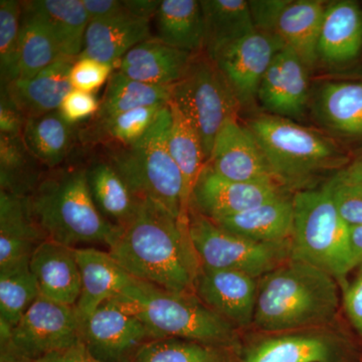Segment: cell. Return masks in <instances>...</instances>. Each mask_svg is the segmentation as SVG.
Masks as SVG:
<instances>
[{
  "mask_svg": "<svg viewBox=\"0 0 362 362\" xmlns=\"http://www.w3.org/2000/svg\"><path fill=\"white\" fill-rule=\"evenodd\" d=\"M362 351L333 325L242 337L237 362H358Z\"/></svg>",
  "mask_w": 362,
  "mask_h": 362,
  "instance_id": "9",
  "label": "cell"
},
{
  "mask_svg": "<svg viewBox=\"0 0 362 362\" xmlns=\"http://www.w3.org/2000/svg\"><path fill=\"white\" fill-rule=\"evenodd\" d=\"M171 101L199 133L209 161L216 135L226 121L239 118L240 106L225 76L206 52L194 54L183 77L171 87Z\"/></svg>",
  "mask_w": 362,
  "mask_h": 362,
  "instance_id": "8",
  "label": "cell"
},
{
  "mask_svg": "<svg viewBox=\"0 0 362 362\" xmlns=\"http://www.w3.org/2000/svg\"><path fill=\"white\" fill-rule=\"evenodd\" d=\"M170 100L171 87L138 82L115 70L107 83L97 114L98 120L103 122L112 117L141 107L168 104Z\"/></svg>",
  "mask_w": 362,
  "mask_h": 362,
  "instance_id": "33",
  "label": "cell"
},
{
  "mask_svg": "<svg viewBox=\"0 0 362 362\" xmlns=\"http://www.w3.org/2000/svg\"><path fill=\"white\" fill-rule=\"evenodd\" d=\"M314 107L328 129L344 137H362L361 82L325 83L317 92Z\"/></svg>",
  "mask_w": 362,
  "mask_h": 362,
  "instance_id": "28",
  "label": "cell"
},
{
  "mask_svg": "<svg viewBox=\"0 0 362 362\" xmlns=\"http://www.w3.org/2000/svg\"><path fill=\"white\" fill-rule=\"evenodd\" d=\"M21 2L0 1V76L6 86L20 78Z\"/></svg>",
  "mask_w": 362,
  "mask_h": 362,
  "instance_id": "39",
  "label": "cell"
},
{
  "mask_svg": "<svg viewBox=\"0 0 362 362\" xmlns=\"http://www.w3.org/2000/svg\"><path fill=\"white\" fill-rule=\"evenodd\" d=\"M154 339L180 338L238 349L242 331L211 310L194 293L168 291L134 279L117 297Z\"/></svg>",
  "mask_w": 362,
  "mask_h": 362,
  "instance_id": "4",
  "label": "cell"
},
{
  "mask_svg": "<svg viewBox=\"0 0 362 362\" xmlns=\"http://www.w3.org/2000/svg\"><path fill=\"white\" fill-rule=\"evenodd\" d=\"M75 254L82 280V291L76 309L84 324L102 304L120 296L135 278L106 250L78 247L75 249Z\"/></svg>",
  "mask_w": 362,
  "mask_h": 362,
  "instance_id": "18",
  "label": "cell"
},
{
  "mask_svg": "<svg viewBox=\"0 0 362 362\" xmlns=\"http://www.w3.org/2000/svg\"><path fill=\"white\" fill-rule=\"evenodd\" d=\"M150 340L144 324L115 299L102 304L83 324L82 343L100 362H133Z\"/></svg>",
  "mask_w": 362,
  "mask_h": 362,
  "instance_id": "12",
  "label": "cell"
},
{
  "mask_svg": "<svg viewBox=\"0 0 362 362\" xmlns=\"http://www.w3.org/2000/svg\"><path fill=\"white\" fill-rule=\"evenodd\" d=\"M201 4L206 25L204 52L211 59L256 30L246 0H202Z\"/></svg>",
  "mask_w": 362,
  "mask_h": 362,
  "instance_id": "31",
  "label": "cell"
},
{
  "mask_svg": "<svg viewBox=\"0 0 362 362\" xmlns=\"http://www.w3.org/2000/svg\"><path fill=\"white\" fill-rule=\"evenodd\" d=\"M170 123L168 103L143 137L113 152L110 163L138 199H151L175 218H187L185 180L169 151Z\"/></svg>",
  "mask_w": 362,
  "mask_h": 362,
  "instance_id": "6",
  "label": "cell"
},
{
  "mask_svg": "<svg viewBox=\"0 0 362 362\" xmlns=\"http://www.w3.org/2000/svg\"><path fill=\"white\" fill-rule=\"evenodd\" d=\"M349 245L356 269L362 268V225L349 226Z\"/></svg>",
  "mask_w": 362,
  "mask_h": 362,
  "instance_id": "49",
  "label": "cell"
},
{
  "mask_svg": "<svg viewBox=\"0 0 362 362\" xmlns=\"http://www.w3.org/2000/svg\"><path fill=\"white\" fill-rule=\"evenodd\" d=\"M51 30L62 56L77 59L83 52L89 16L82 0L25 1Z\"/></svg>",
  "mask_w": 362,
  "mask_h": 362,
  "instance_id": "30",
  "label": "cell"
},
{
  "mask_svg": "<svg viewBox=\"0 0 362 362\" xmlns=\"http://www.w3.org/2000/svg\"><path fill=\"white\" fill-rule=\"evenodd\" d=\"M247 126L287 192L311 188L309 185L319 175L340 170L349 161L332 139L291 119L263 113L247 121Z\"/></svg>",
  "mask_w": 362,
  "mask_h": 362,
  "instance_id": "5",
  "label": "cell"
},
{
  "mask_svg": "<svg viewBox=\"0 0 362 362\" xmlns=\"http://www.w3.org/2000/svg\"><path fill=\"white\" fill-rule=\"evenodd\" d=\"M133 278L168 291L194 293L201 263L192 246L187 218H177L151 199L137 211L108 247Z\"/></svg>",
  "mask_w": 362,
  "mask_h": 362,
  "instance_id": "1",
  "label": "cell"
},
{
  "mask_svg": "<svg viewBox=\"0 0 362 362\" xmlns=\"http://www.w3.org/2000/svg\"><path fill=\"white\" fill-rule=\"evenodd\" d=\"M149 23L126 11L104 20L90 21L80 56L117 68V64L130 49L151 37Z\"/></svg>",
  "mask_w": 362,
  "mask_h": 362,
  "instance_id": "24",
  "label": "cell"
},
{
  "mask_svg": "<svg viewBox=\"0 0 362 362\" xmlns=\"http://www.w3.org/2000/svg\"><path fill=\"white\" fill-rule=\"evenodd\" d=\"M326 6L320 0H283L272 25L270 33L278 35L308 70L318 63L317 49Z\"/></svg>",
  "mask_w": 362,
  "mask_h": 362,
  "instance_id": "22",
  "label": "cell"
},
{
  "mask_svg": "<svg viewBox=\"0 0 362 362\" xmlns=\"http://www.w3.org/2000/svg\"><path fill=\"white\" fill-rule=\"evenodd\" d=\"M156 18L157 39L192 54L204 52L206 25L201 1L162 0Z\"/></svg>",
  "mask_w": 362,
  "mask_h": 362,
  "instance_id": "27",
  "label": "cell"
},
{
  "mask_svg": "<svg viewBox=\"0 0 362 362\" xmlns=\"http://www.w3.org/2000/svg\"><path fill=\"white\" fill-rule=\"evenodd\" d=\"M21 136L33 159L51 168L65 160L74 141L73 126L59 111L26 119Z\"/></svg>",
  "mask_w": 362,
  "mask_h": 362,
  "instance_id": "32",
  "label": "cell"
},
{
  "mask_svg": "<svg viewBox=\"0 0 362 362\" xmlns=\"http://www.w3.org/2000/svg\"><path fill=\"white\" fill-rule=\"evenodd\" d=\"M358 362H362V356H361V361H359Z\"/></svg>",
  "mask_w": 362,
  "mask_h": 362,
  "instance_id": "51",
  "label": "cell"
},
{
  "mask_svg": "<svg viewBox=\"0 0 362 362\" xmlns=\"http://www.w3.org/2000/svg\"><path fill=\"white\" fill-rule=\"evenodd\" d=\"M76 306L40 296L13 329L0 325L1 362H33L82 343Z\"/></svg>",
  "mask_w": 362,
  "mask_h": 362,
  "instance_id": "10",
  "label": "cell"
},
{
  "mask_svg": "<svg viewBox=\"0 0 362 362\" xmlns=\"http://www.w3.org/2000/svg\"><path fill=\"white\" fill-rule=\"evenodd\" d=\"M124 8L127 13L138 18L151 20L156 16L160 6L159 0H123Z\"/></svg>",
  "mask_w": 362,
  "mask_h": 362,
  "instance_id": "48",
  "label": "cell"
},
{
  "mask_svg": "<svg viewBox=\"0 0 362 362\" xmlns=\"http://www.w3.org/2000/svg\"><path fill=\"white\" fill-rule=\"evenodd\" d=\"M286 45L275 33L255 30L221 49L213 61L220 69L240 108L258 102L262 80L272 62Z\"/></svg>",
  "mask_w": 362,
  "mask_h": 362,
  "instance_id": "13",
  "label": "cell"
},
{
  "mask_svg": "<svg viewBox=\"0 0 362 362\" xmlns=\"http://www.w3.org/2000/svg\"><path fill=\"white\" fill-rule=\"evenodd\" d=\"M291 258L333 276L339 284L356 269L349 245V226L338 214L324 185L295 192Z\"/></svg>",
  "mask_w": 362,
  "mask_h": 362,
  "instance_id": "7",
  "label": "cell"
},
{
  "mask_svg": "<svg viewBox=\"0 0 362 362\" xmlns=\"http://www.w3.org/2000/svg\"><path fill=\"white\" fill-rule=\"evenodd\" d=\"M45 240L30 214L28 197L0 190V268L30 259Z\"/></svg>",
  "mask_w": 362,
  "mask_h": 362,
  "instance_id": "26",
  "label": "cell"
},
{
  "mask_svg": "<svg viewBox=\"0 0 362 362\" xmlns=\"http://www.w3.org/2000/svg\"><path fill=\"white\" fill-rule=\"evenodd\" d=\"M166 105L141 107L125 112L100 122V125H103L109 137L120 143L121 146H127L144 136Z\"/></svg>",
  "mask_w": 362,
  "mask_h": 362,
  "instance_id": "40",
  "label": "cell"
},
{
  "mask_svg": "<svg viewBox=\"0 0 362 362\" xmlns=\"http://www.w3.org/2000/svg\"><path fill=\"white\" fill-rule=\"evenodd\" d=\"M342 304L352 328L362 337V268L356 278L344 286Z\"/></svg>",
  "mask_w": 362,
  "mask_h": 362,
  "instance_id": "44",
  "label": "cell"
},
{
  "mask_svg": "<svg viewBox=\"0 0 362 362\" xmlns=\"http://www.w3.org/2000/svg\"><path fill=\"white\" fill-rule=\"evenodd\" d=\"M26 118L18 108L8 93L1 87L0 95V134L21 135Z\"/></svg>",
  "mask_w": 362,
  "mask_h": 362,
  "instance_id": "45",
  "label": "cell"
},
{
  "mask_svg": "<svg viewBox=\"0 0 362 362\" xmlns=\"http://www.w3.org/2000/svg\"><path fill=\"white\" fill-rule=\"evenodd\" d=\"M21 6L20 78H26L33 77L64 57L44 21L25 2H21Z\"/></svg>",
  "mask_w": 362,
  "mask_h": 362,
  "instance_id": "34",
  "label": "cell"
},
{
  "mask_svg": "<svg viewBox=\"0 0 362 362\" xmlns=\"http://www.w3.org/2000/svg\"><path fill=\"white\" fill-rule=\"evenodd\" d=\"M171 123L168 131V147L171 156L185 180V194L190 202L192 188L207 163L199 133L194 125L173 101L169 102Z\"/></svg>",
  "mask_w": 362,
  "mask_h": 362,
  "instance_id": "35",
  "label": "cell"
},
{
  "mask_svg": "<svg viewBox=\"0 0 362 362\" xmlns=\"http://www.w3.org/2000/svg\"><path fill=\"white\" fill-rule=\"evenodd\" d=\"M30 268L40 296L76 306L82 291V280L75 249L45 240L30 257Z\"/></svg>",
  "mask_w": 362,
  "mask_h": 362,
  "instance_id": "19",
  "label": "cell"
},
{
  "mask_svg": "<svg viewBox=\"0 0 362 362\" xmlns=\"http://www.w3.org/2000/svg\"><path fill=\"white\" fill-rule=\"evenodd\" d=\"M194 56L150 37L130 49L116 70L138 82L173 87L183 77Z\"/></svg>",
  "mask_w": 362,
  "mask_h": 362,
  "instance_id": "21",
  "label": "cell"
},
{
  "mask_svg": "<svg viewBox=\"0 0 362 362\" xmlns=\"http://www.w3.org/2000/svg\"><path fill=\"white\" fill-rule=\"evenodd\" d=\"M308 100V68L290 47H283L262 80L258 102L267 114L292 120L304 115Z\"/></svg>",
  "mask_w": 362,
  "mask_h": 362,
  "instance_id": "17",
  "label": "cell"
},
{
  "mask_svg": "<svg viewBox=\"0 0 362 362\" xmlns=\"http://www.w3.org/2000/svg\"><path fill=\"white\" fill-rule=\"evenodd\" d=\"M28 204L47 239L73 249L102 246L107 251L121 230L98 211L84 169L42 178L28 197Z\"/></svg>",
  "mask_w": 362,
  "mask_h": 362,
  "instance_id": "3",
  "label": "cell"
},
{
  "mask_svg": "<svg viewBox=\"0 0 362 362\" xmlns=\"http://www.w3.org/2000/svg\"><path fill=\"white\" fill-rule=\"evenodd\" d=\"M344 169L352 178L362 183V157L345 166Z\"/></svg>",
  "mask_w": 362,
  "mask_h": 362,
  "instance_id": "50",
  "label": "cell"
},
{
  "mask_svg": "<svg viewBox=\"0 0 362 362\" xmlns=\"http://www.w3.org/2000/svg\"><path fill=\"white\" fill-rule=\"evenodd\" d=\"M362 52V7L349 0L327 4L319 37L318 62L349 65Z\"/></svg>",
  "mask_w": 362,
  "mask_h": 362,
  "instance_id": "20",
  "label": "cell"
},
{
  "mask_svg": "<svg viewBox=\"0 0 362 362\" xmlns=\"http://www.w3.org/2000/svg\"><path fill=\"white\" fill-rule=\"evenodd\" d=\"M211 221L228 232L255 242H290L294 226L293 199L285 194L243 213Z\"/></svg>",
  "mask_w": 362,
  "mask_h": 362,
  "instance_id": "25",
  "label": "cell"
},
{
  "mask_svg": "<svg viewBox=\"0 0 362 362\" xmlns=\"http://www.w3.org/2000/svg\"><path fill=\"white\" fill-rule=\"evenodd\" d=\"M90 21L104 20L123 13V0H82Z\"/></svg>",
  "mask_w": 362,
  "mask_h": 362,
  "instance_id": "46",
  "label": "cell"
},
{
  "mask_svg": "<svg viewBox=\"0 0 362 362\" xmlns=\"http://www.w3.org/2000/svg\"><path fill=\"white\" fill-rule=\"evenodd\" d=\"M133 362H237V349L165 338L145 343Z\"/></svg>",
  "mask_w": 362,
  "mask_h": 362,
  "instance_id": "37",
  "label": "cell"
},
{
  "mask_svg": "<svg viewBox=\"0 0 362 362\" xmlns=\"http://www.w3.org/2000/svg\"><path fill=\"white\" fill-rule=\"evenodd\" d=\"M21 135L0 134V190L30 197L40 181Z\"/></svg>",
  "mask_w": 362,
  "mask_h": 362,
  "instance_id": "38",
  "label": "cell"
},
{
  "mask_svg": "<svg viewBox=\"0 0 362 362\" xmlns=\"http://www.w3.org/2000/svg\"><path fill=\"white\" fill-rule=\"evenodd\" d=\"M100 103L101 102L98 101L95 94L73 89L64 98L58 111L64 120L73 126L74 124L97 115Z\"/></svg>",
  "mask_w": 362,
  "mask_h": 362,
  "instance_id": "43",
  "label": "cell"
},
{
  "mask_svg": "<svg viewBox=\"0 0 362 362\" xmlns=\"http://www.w3.org/2000/svg\"><path fill=\"white\" fill-rule=\"evenodd\" d=\"M33 362H100L90 356L83 343L71 349L54 352Z\"/></svg>",
  "mask_w": 362,
  "mask_h": 362,
  "instance_id": "47",
  "label": "cell"
},
{
  "mask_svg": "<svg viewBox=\"0 0 362 362\" xmlns=\"http://www.w3.org/2000/svg\"><path fill=\"white\" fill-rule=\"evenodd\" d=\"M285 194L287 190L279 185L226 180L206 163L192 188L189 206L211 220H218L243 213Z\"/></svg>",
  "mask_w": 362,
  "mask_h": 362,
  "instance_id": "16",
  "label": "cell"
},
{
  "mask_svg": "<svg viewBox=\"0 0 362 362\" xmlns=\"http://www.w3.org/2000/svg\"><path fill=\"white\" fill-rule=\"evenodd\" d=\"M30 259L0 268V325L13 329L40 297Z\"/></svg>",
  "mask_w": 362,
  "mask_h": 362,
  "instance_id": "36",
  "label": "cell"
},
{
  "mask_svg": "<svg viewBox=\"0 0 362 362\" xmlns=\"http://www.w3.org/2000/svg\"><path fill=\"white\" fill-rule=\"evenodd\" d=\"M207 163L226 180L281 187L258 140L239 118L226 121L221 127Z\"/></svg>",
  "mask_w": 362,
  "mask_h": 362,
  "instance_id": "14",
  "label": "cell"
},
{
  "mask_svg": "<svg viewBox=\"0 0 362 362\" xmlns=\"http://www.w3.org/2000/svg\"><path fill=\"white\" fill-rule=\"evenodd\" d=\"M339 282L321 269L290 258L258 279L252 327L258 332L333 325Z\"/></svg>",
  "mask_w": 362,
  "mask_h": 362,
  "instance_id": "2",
  "label": "cell"
},
{
  "mask_svg": "<svg viewBox=\"0 0 362 362\" xmlns=\"http://www.w3.org/2000/svg\"><path fill=\"white\" fill-rule=\"evenodd\" d=\"M75 59L64 57L32 78H18L1 87L26 119L58 111L73 90L69 75Z\"/></svg>",
  "mask_w": 362,
  "mask_h": 362,
  "instance_id": "23",
  "label": "cell"
},
{
  "mask_svg": "<svg viewBox=\"0 0 362 362\" xmlns=\"http://www.w3.org/2000/svg\"><path fill=\"white\" fill-rule=\"evenodd\" d=\"M257 291L258 279L243 272L201 265L195 278L194 294L240 331L252 327Z\"/></svg>",
  "mask_w": 362,
  "mask_h": 362,
  "instance_id": "15",
  "label": "cell"
},
{
  "mask_svg": "<svg viewBox=\"0 0 362 362\" xmlns=\"http://www.w3.org/2000/svg\"><path fill=\"white\" fill-rule=\"evenodd\" d=\"M90 197L100 214L112 225L123 228L134 216L138 199L109 162H98L86 169Z\"/></svg>",
  "mask_w": 362,
  "mask_h": 362,
  "instance_id": "29",
  "label": "cell"
},
{
  "mask_svg": "<svg viewBox=\"0 0 362 362\" xmlns=\"http://www.w3.org/2000/svg\"><path fill=\"white\" fill-rule=\"evenodd\" d=\"M188 230L202 266L243 272L259 279L291 258V240L255 242L228 232L211 218L188 207Z\"/></svg>",
  "mask_w": 362,
  "mask_h": 362,
  "instance_id": "11",
  "label": "cell"
},
{
  "mask_svg": "<svg viewBox=\"0 0 362 362\" xmlns=\"http://www.w3.org/2000/svg\"><path fill=\"white\" fill-rule=\"evenodd\" d=\"M324 187L345 223L349 226L362 225V183L343 168L331 176Z\"/></svg>",
  "mask_w": 362,
  "mask_h": 362,
  "instance_id": "41",
  "label": "cell"
},
{
  "mask_svg": "<svg viewBox=\"0 0 362 362\" xmlns=\"http://www.w3.org/2000/svg\"><path fill=\"white\" fill-rule=\"evenodd\" d=\"M116 66L88 57L78 56L70 70V83L73 89L95 94L108 83Z\"/></svg>",
  "mask_w": 362,
  "mask_h": 362,
  "instance_id": "42",
  "label": "cell"
}]
</instances>
